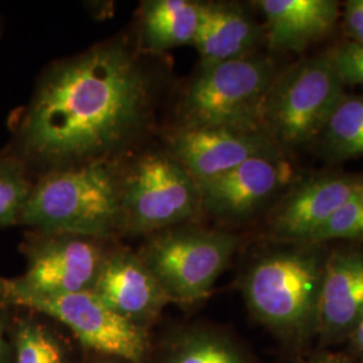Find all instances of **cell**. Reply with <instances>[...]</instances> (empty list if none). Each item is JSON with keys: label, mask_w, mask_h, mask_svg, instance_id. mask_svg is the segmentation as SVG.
<instances>
[{"label": "cell", "mask_w": 363, "mask_h": 363, "mask_svg": "<svg viewBox=\"0 0 363 363\" xmlns=\"http://www.w3.org/2000/svg\"><path fill=\"white\" fill-rule=\"evenodd\" d=\"M259 7L274 50H304L337 23V3L333 0H261Z\"/></svg>", "instance_id": "16"}, {"label": "cell", "mask_w": 363, "mask_h": 363, "mask_svg": "<svg viewBox=\"0 0 363 363\" xmlns=\"http://www.w3.org/2000/svg\"><path fill=\"white\" fill-rule=\"evenodd\" d=\"M363 318V253L339 250L325 259L318 320L331 334L354 330Z\"/></svg>", "instance_id": "15"}, {"label": "cell", "mask_w": 363, "mask_h": 363, "mask_svg": "<svg viewBox=\"0 0 363 363\" xmlns=\"http://www.w3.org/2000/svg\"><path fill=\"white\" fill-rule=\"evenodd\" d=\"M152 113V79L120 42L52 65L18 124L16 143L48 171L108 160L143 132Z\"/></svg>", "instance_id": "1"}, {"label": "cell", "mask_w": 363, "mask_h": 363, "mask_svg": "<svg viewBox=\"0 0 363 363\" xmlns=\"http://www.w3.org/2000/svg\"><path fill=\"white\" fill-rule=\"evenodd\" d=\"M0 304L38 312L65 325L97 355L125 363H144L150 354L145 328L112 311L93 291L66 295H1Z\"/></svg>", "instance_id": "8"}, {"label": "cell", "mask_w": 363, "mask_h": 363, "mask_svg": "<svg viewBox=\"0 0 363 363\" xmlns=\"http://www.w3.org/2000/svg\"><path fill=\"white\" fill-rule=\"evenodd\" d=\"M13 362V347L4 334V325L0 320V363Z\"/></svg>", "instance_id": "25"}, {"label": "cell", "mask_w": 363, "mask_h": 363, "mask_svg": "<svg viewBox=\"0 0 363 363\" xmlns=\"http://www.w3.org/2000/svg\"><path fill=\"white\" fill-rule=\"evenodd\" d=\"M120 234L151 235L187 225L202 211L198 183L166 151H148L121 169Z\"/></svg>", "instance_id": "4"}, {"label": "cell", "mask_w": 363, "mask_h": 363, "mask_svg": "<svg viewBox=\"0 0 363 363\" xmlns=\"http://www.w3.org/2000/svg\"><path fill=\"white\" fill-rule=\"evenodd\" d=\"M358 195H359V198L363 201V181L361 183V187H359V190H358Z\"/></svg>", "instance_id": "29"}, {"label": "cell", "mask_w": 363, "mask_h": 363, "mask_svg": "<svg viewBox=\"0 0 363 363\" xmlns=\"http://www.w3.org/2000/svg\"><path fill=\"white\" fill-rule=\"evenodd\" d=\"M345 97L330 57L292 66L273 82L265 111V130L274 143L300 147L325 130Z\"/></svg>", "instance_id": "7"}, {"label": "cell", "mask_w": 363, "mask_h": 363, "mask_svg": "<svg viewBox=\"0 0 363 363\" xmlns=\"http://www.w3.org/2000/svg\"><path fill=\"white\" fill-rule=\"evenodd\" d=\"M362 237L363 201L357 193L325 220V225L313 234L311 242H323L337 238L352 240Z\"/></svg>", "instance_id": "22"}, {"label": "cell", "mask_w": 363, "mask_h": 363, "mask_svg": "<svg viewBox=\"0 0 363 363\" xmlns=\"http://www.w3.org/2000/svg\"><path fill=\"white\" fill-rule=\"evenodd\" d=\"M105 241L69 233L30 234L26 272L0 277L1 295H66L91 291L109 247Z\"/></svg>", "instance_id": "9"}, {"label": "cell", "mask_w": 363, "mask_h": 363, "mask_svg": "<svg viewBox=\"0 0 363 363\" xmlns=\"http://www.w3.org/2000/svg\"><path fill=\"white\" fill-rule=\"evenodd\" d=\"M91 363H125L116 358H109V357H103V355H97V358Z\"/></svg>", "instance_id": "28"}, {"label": "cell", "mask_w": 363, "mask_h": 363, "mask_svg": "<svg viewBox=\"0 0 363 363\" xmlns=\"http://www.w3.org/2000/svg\"><path fill=\"white\" fill-rule=\"evenodd\" d=\"M362 181L347 177H319L304 182L277 210L274 235L311 241L337 208L358 193Z\"/></svg>", "instance_id": "13"}, {"label": "cell", "mask_w": 363, "mask_h": 363, "mask_svg": "<svg viewBox=\"0 0 363 363\" xmlns=\"http://www.w3.org/2000/svg\"><path fill=\"white\" fill-rule=\"evenodd\" d=\"M276 77L272 62L255 54L216 64L199 62L182 96L178 128L267 133L265 111Z\"/></svg>", "instance_id": "3"}, {"label": "cell", "mask_w": 363, "mask_h": 363, "mask_svg": "<svg viewBox=\"0 0 363 363\" xmlns=\"http://www.w3.org/2000/svg\"><path fill=\"white\" fill-rule=\"evenodd\" d=\"M322 133L327 148L339 159L363 155V99L345 96Z\"/></svg>", "instance_id": "20"}, {"label": "cell", "mask_w": 363, "mask_h": 363, "mask_svg": "<svg viewBox=\"0 0 363 363\" xmlns=\"http://www.w3.org/2000/svg\"><path fill=\"white\" fill-rule=\"evenodd\" d=\"M354 343L358 347V350L363 354V318L358 322V325L354 327Z\"/></svg>", "instance_id": "26"}, {"label": "cell", "mask_w": 363, "mask_h": 363, "mask_svg": "<svg viewBox=\"0 0 363 363\" xmlns=\"http://www.w3.org/2000/svg\"><path fill=\"white\" fill-rule=\"evenodd\" d=\"M345 19L354 42L363 45V0H350L346 3Z\"/></svg>", "instance_id": "24"}, {"label": "cell", "mask_w": 363, "mask_h": 363, "mask_svg": "<svg viewBox=\"0 0 363 363\" xmlns=\"http://www.w3.org/2000/svg\"><path fill=\"white\" fill-rule=\"evenodd\" d=\"M325 262L312 250L276 252L256 261L242 283L250 311L276 330L307 327L318 318Z\"/></svg>", "instance_id": "6"}, {"label": "cell", "mask_w": 363, "mask_h": 363, "mask_svg": "<svg viewBox=\"0 0 363 363\" xmlns=\"http://www.w3.org/2000/svg\"><path fill=\"white\" fill-rule=\"evenodd\" d=\"M31 190L25 162L16 156H0V229L19 223Z\"/></svg>", "instance_id": "21"}, {"label": "cell", "mask_w": 363, "mask_h": 363, "mask_svg": "<svg viewBox=\"0 0 363 363\" xmlns=\"http://www.w3.org/2000/svg\"><path fill=\"white\" fill-rule=\"evenodd\" d=\"M262 31L244 9L229 3H199L193 45L201 64H216L253 54Z\"/></svg>", "instance_id": "14"}, {"label": "cell", "mask_w": 363, "mask_h": 363, "mask_svg": "<svg viewBox=\"0 0 363 363\" xmlns=\"http://www.w3.org/2000/svg\"><path fill=\"white\" fill-rule=\"evenodd\" d=\"M13 363H67V349L57 333L34 318H18L13 327Z\"/></svg>", "instance_id": "19"}, {"label": "cell", "mask_w": 363, "mask_h": 363, "mask_svg": "<svg viewBox=\"0 0 363 363\" xmlns=\"http://www.w3.org/2000/svg\"><path fill=\"white\" fill-rule=\"evenodd\" d=\"M291 178L277 150L253 156L233 169L198 183L202 208L223 220H244L267 205Z\"/></svg>", "instance_id": "10"}, {"label": "cell", "mask_w": 363, "mask_h": 363, "mask_svg": "<svg viewBox=\"0 0 363 363\" xmlns=\"http://www.w3.org/2000/svg\"><path fill=\"white\" fill-rule=\"evenodd\" d=\"M262 132L202 127L177 128L169 138L167 152L196 183L214 179L253 156L277 150Z\"/></svg>", "instance_id": "12"}, {"label": "cell", "mask_w": 363, "mask_h": 363, "mask_svg": "<svg viewBox=\"0 0 363 363\" xmlns=\"http://www.w3.org/2000/svg\"><path fill=\"white\" fill-rule=\"evenodd\" d=\"M237 245L234 234L187 223L148 235L138 253L171 303L187 306L211 294Z\"/></svg>", "instance_id": "5"}, {"label": "cell", "mask_w": 363, "mask_h": 363, "mask_svg": "<svg viewBox=\"0 0 363 363\" xmlns=\"http://www.w3.org/2000/svg\"><path fill=\"white\" fill-rule=\"evenodd\" d=\"M91 291L112 311L145 330L171 303L155 274L130 247L108 249Z\"/></svg>", "instance_id": "11"}, {"label": "cell", "mask_w": 363, "mask_h": 363, "mask_svg": "<svg viewBox=\"0 0 363 363\" xmlns=\"http://www.w3.org/2000/svg\"><path fill=\"white\" fill-rule=\"evenodd\" d=\"M160 363H247L230 340L216 333L191 330L172 337Z\"/></svg>", "instance_id": "18"}, {"label": "cell", "mask_w": 363, "mask_h": 363, "mask_svg": "<svg viewBox=\"0 0 363 363\" xmlns=\"http://www.w3.org/2000/svg\"><path fill=\"white\" fill-rule=\"evenodd\" d=\"M307 363H349L346 361V358L340 357V355H325L322 358H318L315 361Z\"/></svg>", "instance_id": "27"}, {"label": "cell", "mask_w": 363, "mask_h": 363, "mask_svg": "<svg viewBox=\"0 0 363 363\" xmlns=\"http://www.w3.org/2000/svg\"><path fill=\"white\" fill-rule=\"evenodd\" d=\"M120 189L121 169L113 159L46 171L33 184L19 223L106 241L120 233Z\"/></svg>", "instance_id": "2"}, {"label": "cell", "mask_w": 363, "mask_h": 363, "mask_svg": "<svg viewBox=\"0 0 363 363\" xmlns=\"http://www.w3.org/2000/svg\"><path fill=\"white\" fill-rule=\"evenodd\" d=\"M199 21V3L190 0L144 1L140 18V48L160 54L193 43Z\"/></svg>", "instance_id": "17"}, {"label": "cell", "mask_w": 363, "mask_h": 363, "mask_svg": "<svg viewBox=\"0 0 363 363\" xmlns=\"http://www.w3.org/2000/svg\"><path fill=\"white\" fill-rule=\"evenodd\" d=\"M330 58L342 84L363 85V45L351 42L337 49Z\"/></svg>", "instance_id": "23"}]
</instances>
